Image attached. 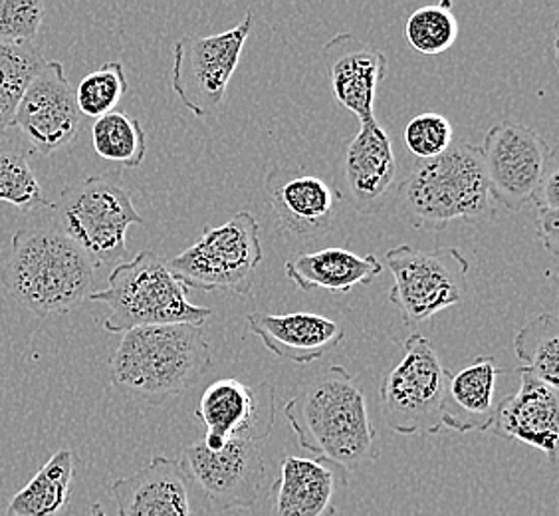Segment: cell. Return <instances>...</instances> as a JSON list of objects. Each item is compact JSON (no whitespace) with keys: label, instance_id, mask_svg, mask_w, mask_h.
<instances>
[{"label":"cell","instance_id":"cell-1","mask_svg":"<svg viewBox=\"0 0 559 516\" xmlns=\"http://www.w3.org/2000/svg\"><path fill=\"white\" fill-rule=\"evenodd\" d=\"M284 415L300 447L347 473L379 459L366 396L344 366H330L308 379L284 403Z\"/></svg>","mask_w":559,"mask_h":516},{"label":"cell","instance_id":"cell-2","mask_svg":"<svg viewBox=\"0 0 559 516\" xmlns=\"http://www.w3.org/2000/svg\"><path fill=\"white\" fill-rule=\"evenodd\" d=\"M213 364L205 326H143L123 333L111 357V384L159 406L193 387Z\"/></svg>","mask_w":559,"mask_h":516},{"label":"cell","instance_id":"cell-3","mask_svg":"<svg viewBox=\"0 0 559 516\" xmlns=\"http://www.w3.org/2000/svg\"><path fill=\"white\" fill-rule=\"evenodd\" d=\"M397 209L399 215L417 231H444L456 221H492L496 204L480 148L468 141H452L439 157L415 162L399 184Z\"/></svg>","mask_w":559,"mask_h":516},{"label":"cell","instance_id":"cell-4","mask_svg":"<svg viewBox=\"0 0 559 516\" xmlns=\"http://www.w3.org/2000/svg\"><path fill=\"white\" fill-rule=\"evenodd\" d=\"M96 265L58 228H21L12 237L2 284L26 310L48 318L90 298Z\"/></svg>","mask_w":559,"mask_h":516},{"label":"cell","instance_id":"cell-5","mask_svg":"<svg viewBox=\"0 0 559 516\" xmlns=\"http://www.w3.org/2000/svg\"><path fill=\"white\" fill-rule=\"evenodd\" d=\"M90 301L108 306L102 326L109 333L167 324L205 326L213 316L211 308L189 302V291L153 250H141L138 257L118 265L108 277V286L92 292Z\"/></svg>","mask_w":559,"mask_h":516},{"label":"cell","instance_id":"cell-6","mask_svg":"<svg viewBox=\"0 0 559 516\" xmlns=\"http://www.w3.org/2000/svg\"><path fill=\"white\" fill-rule=\"evenodd\" d=\"M52 209L58 231L82 248L96 269L123 260L130 226L143 225L131 195L108 175L68 185Z\"/></svg>","mask_w":559,"mask_h":516},{"label":"cell","instance_id":"cell-7","mask_svg":"<svg viewBox=\"0 0 559 516\" xmlns=\"http://www.w3.org/2000/svg\"><path fill=\"white\" fill-rule=\"evenodd\" d=\"M262 258L259 221L242 211L225 225L205 226L193 247L171 258L167 267L187 291L248 296Z\"/></svg>","mask_w":559,"mask_h":516},{"label":"cell","instance_id":"cell-8","mask_svg":"<svg viewBox=\"0 0 559 516\" xmlns=\"http://www.w3.org/2000/svg\"><path fill=\"white\" fill-rule=\"evenodd\" d=\"M405 354L381 382V413L401 435L441 433L442 403L451 372L423 333H411Z\"/></svg>","mask_w":559,"mask_h":516},{"label":"cell","instance_id":"cell-9","mask_svg":"<svg viewBox=\"0 0 559 516\" xmlns=\"http://www.w3.org/2000/svg\"><path fill=\"white\" fill-rule=\"evenodd\" d=\"M385 267L395 284L389 292L405 324L427 322L463 301L468 260L459 248L435 250L401 245L385 253Z\"/></svg>","mask_w":559,"mask_h":516},{"label":"cell","instance_id":"cell-10","mask_svg":"<svg viewBox=\"0 0 559 516\" xmlns=\"http://www.w3.org/2000/svg\"><path fill=\"white\" fill-rule=\"evenodd\" d=\"M254 16L248 12L235 28L215 36L185 34L175 44L173 92L197 118H206L225 102L237 72L242 48L252 33Z\"/></svg>","mask_w":559,"mask_h":516},{"label":"cell","instance_id":"cell-11","mask_svg":"<svg viewBox=\"0 0 559 516\" xmlns=\"http://www.w3.org/2000/svg\"><path fill=\"white\" fill-rule=\"evenodd\" d=\"M486 181L495 204L522 211L558 165L548 141L536 129L504 119L488 129L480 145Z\"/></svg>","mask_w":559,"mask_h":516},{"label":"cell","instance_id":"cell-12","mask_svg":"<svg viewBox=\"0 0 559 516\" xmlns=\"http://www.w3.org/2000/svg\"><path fill=\"white\" fill-rule=\"evenodd\" d=\"M181 462L191 481L218 508L237 511L257 505L266 473L260 443L228 439L223 449L211 452L203 442H197L185 449Z\"/></svg>","mask_w":559,"mask_h":516},{"label":"cell","instance_id":"cell-13","mask_svg":"<svg viewBox=\"0 0 559 516\" xmlns=\"http://www.w3.org/2000/svg\"><path fill=\"white\" fill-rule=\"evenodd\" d=\"M194 415L205 423L201 442L211 452L223 449L228 439L262 443L274 430L276 394L266 382L248 386L238 379H216L206 387Z\"/></svg>","mask_w":559,"mask_h":516},{"label":"cell","instance_id":"cell-14","mask_svg":"<svg viewBox=\"0 0 559 516\" xmlns=\"http://www.w3.org/2000/svg\"><path fill=\"white\" fill-rule=\"evenodd\" d=\"M12 128L43 155H52L78 138L82 114L62 62L50 60L34 75L16 106Z\"/></svg>","mask_w":559,"mask_h":516},{"label":"cell","instance_id":"cell-15","mask_svg":"<svg viewBox=\"0 0 559 516\" xmlns=\"http://www.w3.org/2000/svg\"><path fill=\"white\" fill-rule=\"evenodd\" d=\"M264 187L284 237L313 241L337 226L344 195L322 177L300 167H274Z\"/></svg>","mask_w":559,"mask_h":516},{"label":"cell","instance_id":"cell-16","mask_svg":"<svg viewBox=\"0 0 559 516\" xmlns=\"http://www.w3.org/2000/svg\"><path fill=\"white\" fill-rule=\"evenodd\" d=\"M334 99L359 124L373 121L377 87L388 74V56L352 33L330 38L322 50Z\"/></svg>","mask_w":559,"mask_h":516},{"label":"cell","instance_id":"cell-17","mask_svg":"<svg viewBox=\"0 0 559 516\" xmlns=\"http://www.w3.org/2000/svg\"><path fill=\"white\" fill-rule=\"evenodd\" d=\"M520 387L495 409L492 431L508 442H520L558 459L559 394L524 367L518 370Z\"/></svg>","mask_w":559,"mask_h":516},{"label":"cell","instance_id":"cell-18","mask_svg":"<svg viewBox=\"0 0 559 516\" xmlns=\"http://www.w3.org/2000/svg\"><path fill=\"white\" fill-rule=\"evenodd\" d=\"M344 177L357 213L373 215L383 209L397 179V157L391 136L377 119L361 124L345 143Z\"/></svg>","mask_w":559,"mask_h":516},{"label":"cell","instance_id":"cell-19","mask_svg":"<svg viewBox=\"0 0 559 516\" xmlns=\"http://www.w3.org/2000/svg\"><path fill=\"white\" fill-rule=\"evenodd\" d=\"M119 516H193L191 477L183 462L157 455L109 486Z\"/></svg>","mask_w":559,"mask_h":516},{"label":"cell","instance_id":"cell-20","mask_svg":"<svg viewBox=\"0 0 559 516\" xmlns=\"http://www.w3.org/2000/svg\"><path fill=\"white\" fill-rule=\"evenodd\" d=\"M248 328L272 354L308 366L344 342L342 324L322 314H248Z\"/></svg>","mask_w":559,"mask_h":516},{"label":"cell","instance_id":"cell-21","mask_svg":"<svg viewBox=\"0 0 559 516\" xmlns=\"http://www.w3.org/2000/svg\"><path fill=\"white\" fill-rule=\"evenodd\" d=\"M347 474L323 459L290 455L272 484V516H335V499Z\"/></svg>","mask_w":559,"mask_h":516},{"label":"cell","instance_id":"cell-22","mask_svg":"<svg viewBox=\"0 0 559 516\" xmlns=\"http://www.w3.org/2000/svg\"><path fill=\"white\" fill-rule=\"evenodd\" d=\"M502 370L492 355H478L468 366L449 376L442 425L459 433L492 430L496 384Z\"/></svg>","mask_w":559,"mask_h":516},{"label":"cell","instance_id":"cell-23","mask_svg":"<svg viewBox=\"0 0 559 516\" xmlns=\"http://www.w3.org/2000/svg\"><path fill=\"white\" fill-rule=\"evenodd\" d=\"M286 279L304 292H349L355 286H369L383 272L376 255H355L345 248H323L318 253H300L286 262Z\"/></svg>","mask_w":559,"mask_h":516},{"label":"cell","instance_id":"cell-24","mask_svg":"<svg viewBox=\"0 0 559 516\" xmlns=\"http://www.w3.org/2000/svg\"><path fill=\"white\" fill-rule=\"evenodd\" d=\"M75 455L56 452L43 469L12 496L4 516H60L72 499Z\"/></svg>","mask_w":559,"mask_h":516},{"label":"cell","instance_id":"cell-25","mask_svg":"<svg viewBox=\"0 0 559 516\" xmlns=\"http://www.w3.org/2000/svg\"><path fill=\"white\" fill-rule=\"evenodd\" d=\"M514 350L526 372L548 386H559V322L554 314L527 320L518 330Z\"/></svg>","mask_w":559,"mask_h":516},{"label":"cell","instance_id":"cell-26","mask_svg":"<svg viewBox=\"0 0 559 516\" xmlns=\"http://www.w3.org/2000/svg\"><path fill=\"white\" fill-rule=\"evenodd\" d=\"M92 145L102 160L135 169L145 160L147 136L138 119L123 112H109L94 121Z\"/></svg>","mask_w":559,"mask_h":516},{"label":"cell","instance_id":"cell-27","mask_svg":"<svg viewBox=\"0 0 559 516\" xmlns=\"http://www.w3.org/2000/svg\"><path fill=\"white\" fill-rule=\"evenodd\" d=\"M44 64L34 44L0 43V140L7 138L24 90Z\"/></svg>","mask_w":559,"mask_h":516},{"label":"cell","instance_id":"cell-28","mask_svg":"<svg viewBox=\"0 0 559 516\" xmlns=\"http://www.w3.org/2000/svg\"><path fill=\"white\" fill-rule=\"evenodd\" d=\"M0 201L21 211L52 207L28 163V151L7 138L0 140Z\"/></svg>","mask_w":559,"mask_h":516},{"label":"cell","instance_id":"cell-29","mask_svg":"<svg viewBox=\"0 0 559 516\" xmlns=\"http://www.w3.org/2000/svg\"><path fill=\"white\" fill-rule=\"evenodd\" d=\"M411 48L419 55L437 56L447 52L459 38V21L452 14L451 2L423 7L413 12L405 26Z\"/></svg>","mask_w":559,"mask_h":516},{"label":"cell","instance_id":"cell-30","mask_svg":"<svg viewBox=\"0 0 559 516\" xmlns=\"http://www.w3.org/2000/svg\"><path fill=\"white\" fill-rule=\"evenodd\" d=\"M130 84L121 62H108L84 75L74 90L75 106L82 116L102 118L109 112H116L121 97L128 94Z\"/></svg>","mask_w":559,"mask_h":516},{"label":"cell","instance_id":"cell-31","mask_svg":"<svg viewBox=\"0 0 559 516\" xmlns=\"http://www.w3.org/2000/svg\"><path fill=\"white\" fill-rule=\"evenodd\" d=\"M452 141L451 121L437 112H423L405 128V143L417 162L439 157L451 148Z\"/></svg>","mask_w":559,"mask_h":516},{"label":"cell","instance_id":"cell-32","mask_svg":"<svg viewBox=\"0 0 559 516\" xmlns=\"http://www.w3.org/2000/svg\"><path fill=\"white\" fill-rule=\"evenodd\" d=\"M44 14L46 7L40 0H0V43L33 44Z\"/></svg>","mask_w":559,"mask_h":516},{"label":"cell","instance_id":"cell-33","mask_svg":"<svg viewBox=\"0 0 559 516\" xmlns=\"http://www.w3.org/2000/svg\"><path fill=\"white\" fill-rule=\"evenodd\" d=\"M536 233L551 257L559 255V172L558 165L549 172L534 199Z\"/></svg>","mask_w":559,"mask_h":516},{"label":"cell","instance_id":"cell-34","mask_svg":"<svg viewBox=\"0 0 559 516\" xmlns=\"http://www.w3.org/2000/svg\"><path fill=\"white\" fill-rule=\"evenodd\" d=\"M92 516H108L106 515V511H104V506L96 503V505L92 506Z\"/></svg>","mask_w":559,"mask_h":516},{"label":"cell","instance_id":"cell-35","mask_svg":"<svg viewBox=\"0 0 559 516\" xmlns=\"http://www.w3.org/2000/svg\"><path fill=\"white\" fill-rule=\"evenodd\" d=\"M0 483H2V469H0Z\"/></svg>","mask_w":559,"mask_h":516}]
</instances>
